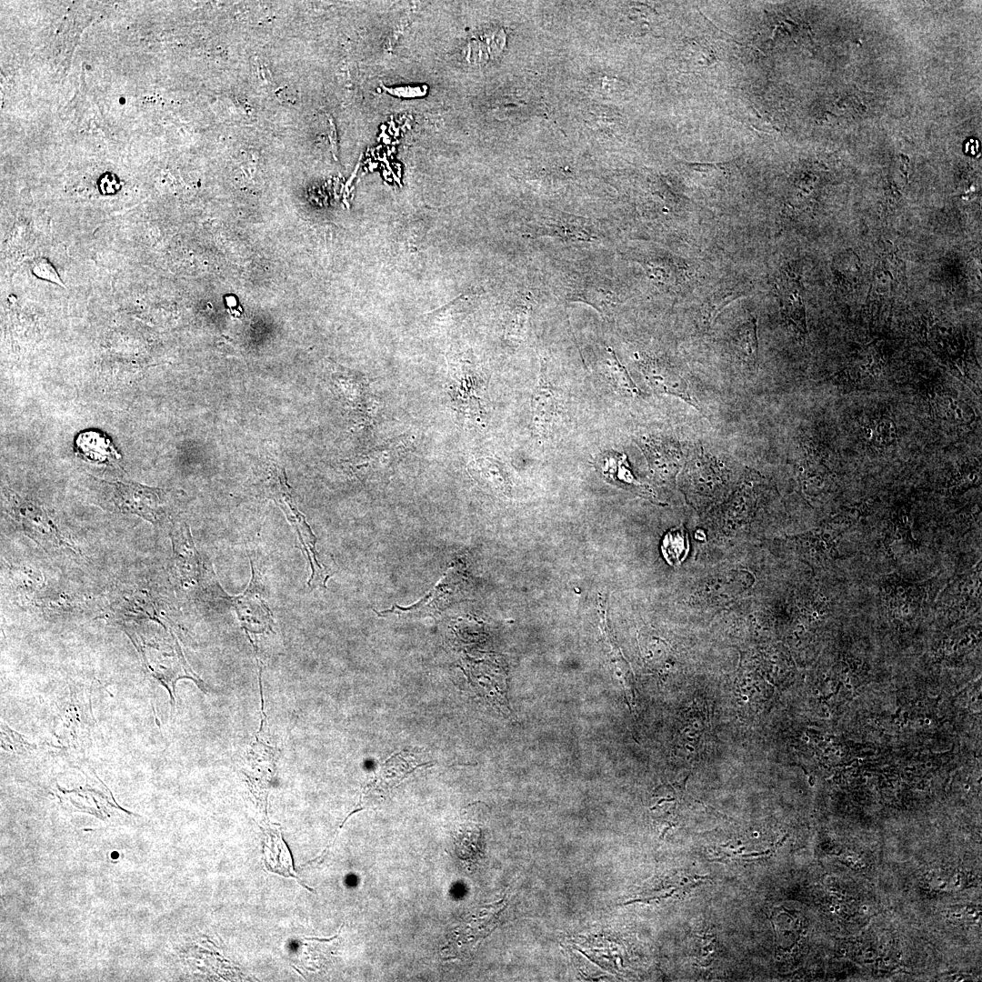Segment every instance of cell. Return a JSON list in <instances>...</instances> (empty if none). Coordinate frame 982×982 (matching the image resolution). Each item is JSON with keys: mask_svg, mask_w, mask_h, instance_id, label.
<instances>
[{"mask_svg": "<svg viewBox=\"0 0 982 982\" xmlns=\"http://www.w3.org/2000/svg\"><path fill=\"white\" fill-rule=\"evenodd\" d=\"M410 440L403 436L390 439L373 448L366 454L360 466L366 470L369 476H381L389 473L400 461L402 456L409 450Z\"/></svg>", "mask_w": 982, "mask_h": 982, "instance_id": "9c48e42d", "label": "cell"}, {"mask_svg": "<svg viewBox=\"0 0 982 982\" xmlns=\"http://www.w3.org/2000/svg\"><path fill=\"white\" fill-rule=\"evenodd\" d=\"M688 550V536L682 525L670 529L664 536L661 551L664 558L670 566H679L685 560Z\"/></svg>", "mask_w": 982, "mask_h": 982, "instance_id": "9a60e30c", "label": "cell"}, {"mask_svg": "<svg viewBox=\"0 0 982 982\" xmlns=\"http://www.w3.org/2000/svg\"><path fill=\"white\" fill-rule=\"evenodd\" d=\"M270 496L282 507L287 520L294 526L311 567H320L316 549V537L306 523L305 516L294 505L286 485L285 472L275 470L269 486Z\"/></svg>", "mask_w": 982, "mask_h": 982, "instance_id": "5b68a950", "label": "cell"}, {"mask_svg": "<svg viewBox=\"0 0 982 982\" xmlns=\"http://www.w3.org/2000/svg\"><path fill=\"white\" fill-rule=\"evenodd\" d=\"M485 378L468 361L449 364L447 388L452 406L465 420L480 425L486 416Z\"/></svg>", "mask_w": 982, "mask_h": 982, "instance_id": "6da1fadb", "label": "cell"}, {"mask_svg": "<svg viewBox=\"0 0 982 982\" xmlns=\"http://www.w3.org/2000/svg\"><path fill=\"white\" fill-rule=\"evenodd\" d=\"M861 426L867 442L877 447L890 446L897 441V427L891 419H873Z\"/></svg>", "mask_w": 982, "mask_h": 982, "instance_id": "2e32d148", "label": "cell"}, {"mask_svg": "<svg viewBox=\"0 0 982 982\" xmlns=\"http://www.w3.org/2000/svg\"><path fill=\"white\" fill-rule=\"evenodd\" d=\"M252 577L242 594L226 597L236 612L237 617L246 632L260 634L272 631L273 615L266 601V592L259 572L251 560Z\"/></svg>", "mask_w": 982, "mask_h": 982, "instance_id": "3957f363", "label": "cell"}, {"mask_svg": "<svg viewBox=\"0 0 982 982\" xmlns=\"http://www.w3.org/2000/svg\"><path fill=\"white\" fill-rule=\"evenodd\" d=\"M606 356L603 360L600 370L606 381L618 394L637 397L641 396L640 389L632 380L626 367L616 358L611 348H606Z\"/></svg>", "mask_w": 982, "mask_h": 982, "instance_id": "7c38bea8", "label": "cell"}, {"mask_svg": "<svg viewBox=\"0 0 982 982\" xmlns=\"http://www.w3.org/2000/svg\"><path fill=\"white\" fill-rule=\"evenodd\" d=\"M75 448L78 454L91 462H104L115 455L109 440L94 431L80 434L75 439Z\"/></svg>", "mask_w": 982, "mask_h": 982, "instance_id": "4fadbf2b", "label": "cell"}, {"mask_svg": "<svg viewBox=\"0 0 982 982\" xmlns=\"http://www.w3.org/2000/svg\"><path fill=\"white\" fill-rule=\"evenodd\" d=\"M641 372L648 386L656 392L676 396L700 411L696 398L691 394L686 380L673 366L656 359L641 362Z\"/></svg>", "mask_w": 982, "mask_h": 982, "instance_id": "8992f818", "label": "cell"}, {"mask_svg": "<svg viewBox=\"0 0 982 982\" xmlns=\"http://www.w3.org/2000/svg\"><path fill=\"white\" fill-rule=\"evenodd\" d=\"M735 346L742 361L750 368H757L758 341L757 335V319L749 318L743 323L736 331Z\"/></svg>", "mask_w": 982, "mask_h": 982, "instance_id": "5bb4252c", "label": "cell"}, {"mask_svg": "<svg viewBox=\"0 0 982 982\" xmlns=\"http://www.w3.org/2000/svg\"><path fill=\"white\" fill-rule=\"evenodd\" d=\"M15 509L16 519L25 532L43 547L68 546L56 526L38 507L20 506Z\"/></svg>", "mask_w": 982, "mask_h": 982, "instance_id": "52a82bcc", "label": "cell"}, {"mask_svg": "<svg viewBox=\"0 0 982 982\" xmlns=\"http://www.w3.org/2000/svg\"><path fill=\"white\" fill-rule=\"evenodd\" d=\"M546 362L541 363L539 376L531 397V430L539 440L549 437L561 419L563 401Z\"/></svg>", "mask_w": 982, "mask_h": 982, "instance_id": "7a4b0ae2", "label": "cell"}, {"mask_svg": "<svg viewBox=\"0 0 982 982\" xmlns=\"http://www.w3.org/2000/svg\"><path fill=\"white\" fill-rule=\"evenodd\" d=\"M33 271L38 277L63 285L60 282L56 271L53 268L52 265L45 259L38 260L35 265Z\"/></svg>", "mask_w": 982, "mask_h": 982, "instance_id": "e0dca14e", "label": "cell"}, {"mask_svg": "<svg viewBox=\"0 0 982 982\" xmlns=\"http://www.w3.org/2000/svg\"><path fill=\"white\" fill-rule=\"evenodd\" d=\"M927 394L930 408L935 416L955 426H969L975 419L973 409L964 401L947 395L937 394L929 389Z\"/></svg>", "mask_w": 982, "mask_h": 982, "instance_id": "8fae6325", "label": "cell"}, {"mask_svg": "<svg viewBox=\"0 0 982 982\" xmlns=\"http://www.w3.org/2000/svg\"><path fill=\"white\" fill-rule=\"evenodd\" d=\"M264 832L263 854L266 868L285 877H293L301 884L296 875L292 856L282 837L280 827H266Z\"/></svg>", "mask_w": 982, "mask_h": 982, "instance_id": "30bf717a", "label": "cell"}, {"mask_svg": "<svg viewBox=\"0 0 982 982\" xmlns=\"http://www.w3.org/2000/svg\"><path fill=\"white\" fill-rule=\"evenodd\" d=\"M113 487L115 504L120 510L137 515L153 524L165 517V490L129 483H116Z\"/></svg>", "mask_w": 982, "mask_h": 982, "instance_id": "277c9868", "label": "cell"}, {"mask_svg": "<svg viewBox=\"0 0 982 982\" xmlns=\"http://www.w3.org/2000/svg\"><path fill=\"white\" fill-rule=\"evenodd\" d=\"M171 539L174 551V565L177 576L183 583H195L199 581L202 574V562L200 556L195 547V544L186 526L173 530Z\"/></svg>", "mask_w": 982, "mask_h": 982, "instance_id": "ba28073f", "label": "cell"}]
</instances>
